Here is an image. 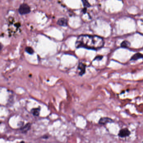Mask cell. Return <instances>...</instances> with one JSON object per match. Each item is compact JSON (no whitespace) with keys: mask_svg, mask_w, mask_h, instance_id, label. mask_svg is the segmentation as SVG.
<instances>
[{"mask_svg":"<svg viewBox=\"0 0 143 143\" xmlns=\"http://www.w3.org/2000/svg\"><path fill=\"white\" fill-rule=\"evenodd\" d=\"M26 51L30 54H32L34 52V50L32 49V48L30 47H27L26 48Z\"/></svg>","mask_w":143,"mask_h":143,"instance_id":"obj_11","label":"cell"},{"mask_svg":"<svg viewBox=\"0 0 143 143\" xmlns=\"http://www.w3.org/2000/svg\"><path fill=\"white\" fill-rule=\"evenodd\" d=\"M41 108H33L31 110V113L34 116H39L40 115Z\"/></svg>","mask_w":143,"mask_h":143,"instance_id":"obj_7","label":"cell"},{"mask_svg":"<svg viewBox=\"0 0 143 143\" xmlns=\"http://www.w3.org/2000/svg\"><path fill=\"white\" fill-rule=\"evenodd\" d=\"M57 24L61 26H67L68 24L67 20L64 18H60L57 21Z\"/></svg>","mask_w":143,"mask_h":143,"instance_id":"obj_5","label":"cell"},{"mask_svg":"<svg viewBox=\"0 0 143 143\" xmlns=\"http://www.w3.org/2000/svg\"><path fill=\"white\" fill-rule=\"evenodd\" d=\"M78 69L79 70V75H82L85 73V65L83 63H80L78 66Z\"/></svg>","mask_w":143,"mask_h":143,"instance_id":"obj_6","label":"cell"},{"mask_svg":"<svg viewBox=\"0 0 143 143\" xmlns=\"http://www.w3.org/2000/svg\"><path fill=\"white\" fill-rule=\"evenodd\" d=\"M31 127V124L29 123L27 124L21 129L22 132L23 133H24L27 132L28 131H29L30 130Z\"/></svg>","mask_w":143,"mask_h":143,"instance_id":"obj_9","label":"cell"},{"mask_svg":"<svg viewBox=\"0 0 143 143\" xmlns=\"http://www.w3.org/2000/svg\"><path fill=\"white\" fill-rule=\"evenodd\" d=\"M130 46H131V43H129V41L126 40L124 41L121 44V46L122 48H129V47Z\"/></svg>","mask_w":143,"mask_h":143,"instance_id":"obj_10","label":"cell"},{"mask_svg":"<svg viewBox=\"0 0 143 143\" xmlns=\"http://www.w3.org/2000/svg\"><path fill=\"white\" fill-rule=\"evenodd\" d=\"M131 132L127 128L121 129L118 133V136L121 138H124L129 136L130 135Z\"/></svg>","mask_w":143,"mask_h":143,"instance_id":"obj_3","label":"cell"},{"mask_svg":"<svg viewBox=\"0 0 143 143\" xmlns=\"http://www.w3.org/2000/svg\"><path fill=\"white\" fill-rule=\"evenodd\" d=\"M140 58H143V54H142L141 53H136L131 57V60H137Z\"/></svg>","mask_w":143,"mask_h":143,"instance_id":"obj_8","label":"cell"},{"mask_svg":"<svg viewBox=\"0 0 143 143\" xmlns=\"http://www.w3.org/2000/svg\"><path fill=\"white\" fill-rule=\"evenodd\" d=\"M113 122V120L108 117H102L100 119L98 123L100 125H105L108 123H112Z\"/></svg>","mask_w":143,"mask_h":143,"instance_id":"obj_4","label":"cell"},{"mask_svg":"<svg viewBox=\"0 0 143 143\" xmlns=\"http://www.w3.org/2000/svg\"><path fill=\"white\" fill-rule=\"evenodd\" d=\"M20 143H24V142H23V141H22L21 142H20Z\"/></svg>","mask_w":143,"mask_h":143,"instance_id":"obj_13","label":"cell"},{"mask_svg":"<svg viewBox=\"0 0 143 143\" xmlns=\"http://www.w3.org/2000/svg\"><path fill=\"white\" fill-rule=\"evenodd\" d=\"M83 5L85 6V7H89L90 6V4H89V3L87 1L83 0Z\"/></svg>","mask_w":143,"mask_h":143,"instance_id":"obj_12","label":"cell"},{"mask_svg":"<svg viewBox=\"0 0 143 143\" xmlns=\"http://www.w3.org/2000/svg\"><path fill=\"white\" fill-rule=\"evenodd\" d=\"M30 11L31 9L29 6L27 4L24 3L21 4L18 9V12L21 15L28 14Z\"/></svg>","mask_w":143,"mask_h":143,"instance_id":"obj_2","label":"cell"},{"mask_svg":"<svg viewBox=\"0 0 143 143\" xmlns=\"http://www.w3.org/2000/svg\"><path fill=\"white\" fill-rule=\"evenodd\" d=\"M104 41L102 37L96 35H81L78 37L75 43L77 48H83L97 50L102 48Z\"/></svg>","mask_w":143,"mask_h":143,"instance_id":"obj_1","label":"cell"}]
</instances>
